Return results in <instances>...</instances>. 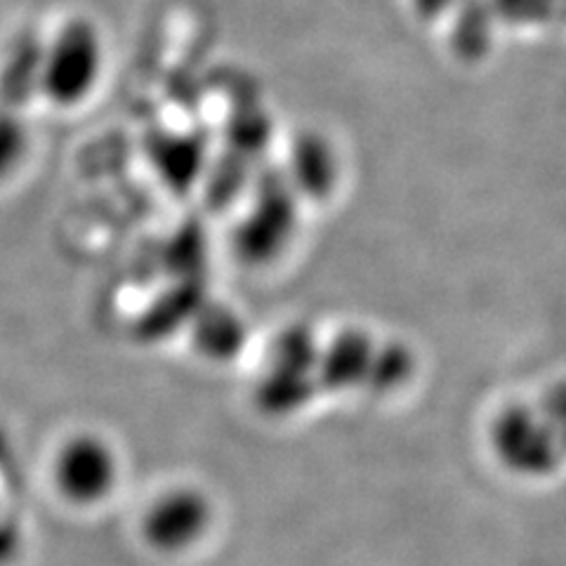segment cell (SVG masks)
<instances>
[{
  "instance_id": "3957f363",
  "label": "cell",
  "mask_w": 566,
  "mask_h": 566,
  "mask_svg": "<svg viewBox=\"0 0 566 566\" xmlns=\"http://www.w3.org/2000/svg\"><path fill=\"white\" fill-rule=\"evenodd\" d=\"M212 507L197 489H172L156 499L142 520V534L158 553L182 555L210 531Z\"/></svg>"
},
{
  "instance_id": "277c9868",
  "label": "cell",
  "mask_w": 566,
  "mask_h": 566,
  "mask_svg": "<svg viewBox=\"0 0 566 566\" xmlns=\"http://www.w3.org/2000/svg\"><path fill=\"white\" fill-rule=\"evenodd\" d=\"M97 41L91 31L74 29L64 33L45 69L48 93L55 102H78L97 76Z\"/></svg>"
},
{
  "instance_id": "7a4b0ae2",
  "label": "cell",
  "mask_w": 566,
  "mask_h": 566,
  "mask_svg": "<svg viewBox=\"0 0 566 566\" xmlns=\"http://www.w3.org/2000/svg\"><path fill=\"white\" fill-rule=\"evenodd\" d=\"M52 480L64 501L91 507L109 499L118 484V458L104 439L78 434L55 455Z\"/></svg>"
},
{
  "instance_id": "52a82bcc",
  "label": "cell",
  "mask_w": 566,
  "mask_h": 566,
  "mask_svg": "<svg viewBox=\"0 0 566 566\" xmlns=\"http://www.w3.org/2000/svg\"><path fill=\"white\" fill-rule=\"evenodd\" d=\"M547 424H551L553 432L557 434L559 444L566 453V382H555L551 389H547L545 397L541 399V409H538Z\"/></svg>"
},
{
  "instance_id": "6da1fadb",
  "label": "cell",
  "mask_w": 566,
  "mask_h": 566,
  "mask_svg": "<svg viewBox=\"0 0 566 566\" xmlns=\"http://www.w3.org/2000/svg\"><path fill=\"white\" fill-rule=\"evenodd\" d=\"M491 444L501 463L520 476L553 474L566 455L545 416L522 403L507 406L493 420Z\"/></svg>"
},
{
  "instance_id": "8992f818",
  "label": "cell",
  "mask_w": 566,
  "mask_h": 566,
  "mask_svg": "<svg viewBox=\"0 0 566 566\" xmlns=\"http://www.w3.org/2000/svg\"><path fill=\"white\" fill-rule=\"evenodd\" d=\"M413 357L411 352L401 345H389L378 349V359L374 366V376H370V387L380 389V392H389L397 389L413 374Z\"/></svg>"
},
{
  "instance_id": "5b68a950",
  "label": "cell",
  "mask_w": 566,
  "mask_h": 566,
  "mask_svg": "<svg viewBox=\"0 0 566 566\" xmlns=\"http://www.w3.org/2000/svg\"><path fill=\"white\" fill-rule=\"evenodd\" d=\"M378 359V347L364 331H347L333 343L324 359V382L335 389H349L370 382Z\"/></svg>"
}]
</instances>
